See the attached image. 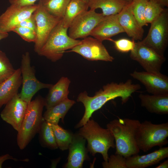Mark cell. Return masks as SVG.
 <instances>
[{"label":"cell","mask_w":168,"mask_h":168,"mask_svg":"<svg viewBox=\"0 0 168 168\" xmlns=\"http://www.w3.org/2000/svg\"><path fill=\"white\" fill-rule=\"evenodd\" d=\"M141 88L139 84H133L131 79H128L125 82L118 83L113 82L108 83L104 86L102 89L96 92L93 96H88L86 91L80 93L78 96L77 101L83 104L85 111L82 118L75 128H79L85 125L92 114L107 101L120 97L122 104L125 103L133 93Z\"/></svg>","instance_id":"cell-1"},{"label":"cell","mask_w":168,"mask_h":168,"mask_svg":"<svg viewBox=\"0 0 168 168\" xmlns=\"http://www.w3.org/2000/svg\"><path fill=\"white\" fill-rule=\"evenodd\" d=\"M140 123L137 119L118 118L106 124L107 128L111 132L114 138L115 153L126 158L140 152L136 135Z\"/></svg>","instance_id":"cell-2"},{"label":"cell","mask_w":168,"mask_h":168,"mask_svg":"<svg viewBox=\"0 0 168 168\" xmlns=\"http://www.w3.org/2000/svg\"><path fill=\"white\" fill-rule=\"evenodd\" d=\"M77 133L87 140L88 152L93 156L100 153L104 161H108V150L115 147L114 136L109 129L102 128L93 119H89L80 128Z\"/></svg>","instance_id":"cell-3"},{"label":"cell","mask_w":168,"mask_h":168,"mask_svg":"<svg viewBox=\"0 0 168 168\" xmlns=\"http://www.w3.org/2000/svg\"><path fill=\"white\" fill-rule=\"evenodd\" d=\"M44 98L39 95L28 104L21 128L17 137V145L24 149L38 133L45 120L42 115Z\"/></svg>","instance_id":"cell-4"},{"label":"cell","mask_w":168,"mask_h":168,"mask_svg":"<svg viewBox=\"0 0 168 168\" xmlns=\"http://www.w3.org/2000/svg\"><path fill=\"white\" fill-rule=\"evenodd\" d=\"M68 30V28L64 27L62 19L51 31L37 54L53 62L61 59L66 50L71 49L81 42L69 36Z\"/></svg>","instance_id":"cell-5"},{"label":"cell","mask_w":168,"mask_h":168,"mask_svg":"<svg viewBox=\"0 0 168 168\" xmlns=\"http://www.w3.org/2000/svg\"><path fill=\"white\" fill-rule=\"evenodd\" d=\"M168 122L153 124L145 120L141 123L136 135L139 149L145 152L156 146L162 147L168 143Z\"/></svg>","instance_id":"cell-6"},{"label":"cell","mask_w":168,"mask_h":168,"mask_svg":"<svg viewBox=\"0 0 168 168\" xmlns=\"http://www.w3.org/2000/svg\"><path fill=\"white\" fill-rule=\"evenodd\" d=\"M141 42L159 54L164 56L168 43V11L165 9L151 23L146 36Z\"/></svg>","instance_id":"cell-7"},{"label":"cell","mask_w":168,"mask_h":168,"mask_svg":"<svg viewBox=\"0 0 168 168\" xmlns=\"http://www.w3.org/2000/svg\"><path fill=\"white\" fill-rule=\"evenodd\" d=\"M21 69L22 77V87L20 97L27 104L31 100L34 96L39 90L49 89L53 85L39 81L36 77L35 71L30 65V54L26 52L22 56Z\"/></svg>","instance_id":"cell-8"},{"label":"cell","mask_w":168,"mask_h":168,"mask_svg":"<svg viewBox=\"0 0 168 168\" xmlns=\"http://www.w3.org/2000/svg\"><path fill=\"white\" fill-rule=\"evenodd\" d=\"M33 14L36 22V38L34 50L37 53L46 41L51 31L62 18L48 12L40 0Z\"/></svg>","instance_id":"cell-9"},{"label":"cell","mask_w":168,"mask_h":168,"mask_svg":"<svg viewBox=\"0 0 168 168\" xmlns=\"http://www.w3.org/2000/svg\"><path fill=\"white\" fill-rule=\"evenodd\" d=\"M130 57L136 61L146 71L159 73L166 60L162 56L141 41L135 43L134 49L130 51Z\"/></svg>","instance_id":"cell-10"},{"label":"cell","mask_w":168,"mask_h":168,"mask_svg":"<svg viewBox=\"0 0 168 168\" xmlns=\"http://www.w3.org/2000/svg\"><path fill=\"white\" fill-rule=\"evenodd\" d=\"M104 16L102 13H97L95 10L91 9L81 13L73 20L68 27V35L76 40L88 36Z\"/></svg>","instance_id":"cell-11"},{"label":"cell","mask_w":168,"mask_h":168,"mask_svg":"<svg viewBox=\"0 0 168 168\" xmlns=\"http://www.w3.org/2000/svg\"><path fill=\"white\" fill-rule=\"evenodd\" d=\"M68 52L77 53L91 61L112 62L114 59L110 54L102 42L91 36L83 38L80 44Z\"/></svg>","instance_id":"cell-12"},{"label":"cell","mask_w":168,"mask_h":168,"mask_svg":"<svg viewBox=\"0 0 168 168\" xmlns=\"http://www.w3.org/2000/svg\"><path fill=\"white\" fill-rule=\"evenodd\" d=\"M38 7L11 4L0 16V31L8 33L12 31L22 21L30 16Z\"/></svg>","instance_id":"cell-13"},{"label":"cell","mask_w":168,"mask_h":168,"mask_svg":"<svg viewBox=\"0 0 168 168\" xmlns=\"http://www.w3.org/2000/svg\"><path fill=\"white\" fill-rule=\"evenodd\" d=\"M130 75L141 82L148 93L155 95L168 94V77L161 72L136 71Z\"/></svg>","instance_id":"cell-14"},{"label":"cell","mask_w":168,"mask_h":168,"mask_svg":"<svg viewBox=\"0 0 168 168\" xmlns=\"http://www.w3.org/2000/svg\"><path fill=\"white\" fill-rule=\"evenodd\" d=\"M5 105L0 114L1 117L18 132L21 128L28 104L18 93Z\"/></svg>","instance_id":"cell-15"},{"label":"cell","mask_w":168,"mask_h":168,"mask_svg":"<svg viewBox=\"0 0 168 168\" xmlns=\"http://www.w3.org/2000/svg\"><path fill=\"white\" fill-rule=\"evenodd\" d=\"M86 140L77 133L73 134L68 147V161L64 166L66 168H82L85 160H90L86 147Z\"/></svg>","instance_id":"cell-16"},{"label":"cell","mask_w":168,"mask_h":168,"mask_svg":"<svg viewBox=\"0 0 168 168\" xmlns=\"http://www.w3.org/2000/svg\"><path fill=\"white\" fill-rule=\"evenodd\" d=\"M124 31L120 25L118 14L105 16L91 32L90 36L102 42Z\"/></svg>","instance_id":"cell-17"},{"label":"cell","mask_w":168,"mask_h":168,"mask_svg":"<svg viewBox=\"0 0 168 168\" xmlns=\"http://www.w3.org/2000/svg\"><path fill=\"white\" fill-rule=\"evenodd\" d=\"M131 2L126 5L118 13V20L124 32L133 40H142L144 33L141 26L133 16L131 10Z\"/></svg>","instance_id":"cell-18"},{"label":"cell","mask_w":168,"mask_h":168,"mask_svg":"<svg viewBox=\"0 0 168 168\" xmlns=\"http://www.w3.org/2000/svg\"><path fill=\"white\" fill-rule=\"evenodd\" d=\"M168 157V147H161L150 153L133 155L126 158L127 168H145L160 162Z\"/></svg>","instance_id":"cell-19"},{"label":"cell","mask_w":168,"mask_h":168,"mask_svg":"<svg viewBox=\"0 0 168 168\" xmlns=\"http://www.w3.org/2000/svg\"><path fill=\"white\" fill-rule=\"evenodd\" d=\"M22 82L21 71L19 68L11 76L0 84V109L18 94Z\"/></svg>","instance_id":"cell-20"},{"label":"cell","mask_w":168,"mask_h":168,"mask_svg":"<svg viewBox=\"0 0 168 168\" xmlns=\"http://www.w3.org/2000/svg\"><path fill=\"white\" fill-rule=\"evenodd\" d=\"M71 82L66 77H61L54 85L49 89L48 94L44 100V106L49 108L68 98L69 87Z\"/></svg>","instance_id":"cell-21"},{"label":"cell","mask_w":168,"mask_h":168,"mask_svg":"<svg viewBox=\"0 0 168 168\" xmlns=\"http://www.w3.org/2000/svg\"><path fill=\"white\" fill-rule=\"evenodd\" d=\"M141 105L149 112L158 114H168V94L150 95L140 94Z\"/></svg>","instance_id":"cell-22"},{"label":"cell","mask_w":168,"mask_h":168,"mask_svg":"<svg viewBox=\"0 0 168 168\" xmlns=\"http://www.w3.org/2000/svg\"><path fill=\"white\" fill-rule=\"evenodd\" d=\"M130 2L128 0H89L88 4L90 9L100 8L103 15L107 16L119 13Z\"/></svg>","instance_id":"cell-23"},{"label":"cell","mask_w":168,"mask_h":168,"mask_svg":"<svg viewBox=\"0 0 168 168\" xmlns=\"http://www.w3.org/2000/svg\"><path fill=\"white\" fill-rule=\"evenodd\" d=\"M75 101L68 98L47 109L43 116L44 120L51 124H58L60 119L63 122L65 115Z\"/></svg>","instance_id":"cell-24"},{"label":"cell","mask_w":168,"mask_h":168,"mask_svg":"<svg viewBox=\"0 0 168 168\" xmlns=\"http://www.w3.org/2000/svg\"><path fill=\"white\" fill-rule=\"evenodd\" d=\"M88 8V3L82 0H70L62 19L64 27L68 29L77 16Z\"/></svg>","instance_id":"cell-25"},{"label":"cell","mask_w":168,"mask_h":168,"mask_svg":"<svg viewBox=\"0 0 168 168\" xmlns=\"http://www.w3.org/2000/svg\"><path fill=\"white\" fill-rule=\"evenodd\" d=\"M38 133L40 142L43 146L52 149H56L58 148L50 123L45 120Z\"/></svg>","instance_id":"cell-26"},{"label":"cell","mask_w":168,"mask_h":168,"mask_svg":"<svg viewBox=\"0 0 168 168\" xmlns=\"http://www.w3.org/2000/svg\"><path fill=\"white\" fill-rule=\"evenodd\" d=\"M42 6L49 13L62 18L70 0H40Z\"/></svg>","instance_id":"cell-27"},{"label":"cell","mask_w":168,"mask_h":168,"mask_svg":"<svg viewBox=\"0 0 168 168\" xmlns=\"http://www.w3.org/2000/svg\"><path fill=\"white\" fill-rule=\"evenodd\" d=\"M50 124L58 147L62 151L68 149L73 134L69 131L63 129L58 124L51 123Z\"/></svg>","instance_id":"cell-28"},{"label":"cell","mask_w":168,"mask_h":168,"mask_svg":"<svg viewBox=\"0 0 168 168\" xmlns=\"http://www.w3.org/2000/svg\"><path fill=\"white\" fill-rule=\"evenodd\" d=\"M149 0H136L131 2L132 13L139 24L142 27L148 26L144 16L145 10Z\"/></svg>","instance_id":"cell-29"},{"label":"cell","mask_w":168,"mask_h":168,"mask_svg":"<svg viewBox=\"0 0 168 168\" xmlns=\"http://www.w3.org/2000/svg\"><path fill=\"white\" fill-rule=\"evenodd\" d=\"M16 70L5 53L0 50V84L11 76Z\"/></svg>","instance_id":"cell-30"},{"label":"cell","mask_w":168,"mask_h":168,"mask_svg":"<svg viewBox=\"0 0 168 168\" xmlns=\"http://www.w3.org/2000/svg\"><path fill=\"white\" fill-rule=\"evenodd\" d=\"M164 7L151 0H149L147 4L145 18L146 22L151 23L156 19L164 10Z\"/></svg>","instance_id":"cell-31"},{"label":"cell","mask_w":168,"mask_h":168,"mask_svg":"<svg viewBox=\"0 0 168 168\" xmlns=\"http://www.w3.org/2000/svg\"><path fill=\"white\" fill-rule=\"evenodd\" d=\"M102 165L104 168H127L126 157L116 153L111 155L108 161L103 162Z\"/></svg>","instance_id":"cell-32"},{"label":"cell","mask_w":168,"mask_h":168,"mask_svg":"<svg viewBox=\"0 0 168 168\" xmlns=\"http://www.w3.org/2000/svg\"><path fill=\"white\" fill-rule=\"evenodd\" d=\"M108 40L112 41L116 49L121 53L131 51L134 49L136 43L133 40H131L124 38L116 40L110 38Z\"/></svg>","instance_id":"cell-33"},{"label":"cell","mask_w":168,"mask_h":168,"mask_svg":"<svg viewBox=\"0 0 168 168\" xmlns=\"http://www.w3.org/2000/svg\"><path fill=\"white\" fill-rule=\"evenodd\" d=\"M12 31L19 35L24 40L28 42L35 43L36 38V31L29 28L18 26Z\"/></svg>","instance_id":"cell-34"},{"label":"cell","mask_w":168,"mask_h":168,"mask_svg":"<svg viewBox=\"0 0 168 168\" xmlns=\"http://www.w3.org/2000/svg\"><path fill=\"white\" fill-rule=\"evenodd\" d=\"M18 26L29 28L36 31V22L33 13L29 17L21 22L17 27Z\"/></svg>","instance_id":"cell-35"},{"label":"cell","mask_w":168,"mask_h":168,"mask_svg":"<svg viewBox=\"0 0 168 168\" xmlns=\"http://www.w3.org/2000/svg\"><path fill=\"white\" fill-rule=\"evenodd\" d=\"M38 0H9V2L11 4L30 6L35 4V2Z\"/></svg>","instance_id":"cell-36"},{"label":"cell","mask_w":168,"mask_h":168,"mask_svg":"<svg viewBox=\"0 0 168 168\" xmlns=\"http://www.w3.org/2000/svg\"><path fill=\"white\" fill-rule=\"evenodd\" d=\"M12 160L15 161H22L25 162H28L29 160L27 159H19L14 157L9 154H6L0 156V168H2L3 163L6 160Z\"/></svg>","instance_id":"cell-37"},{"label":"cell","mask_w":168,"mask_h":168,"mask_svg":"<svg viewBox=\"0 0 168 168\" xmlns=\"http://www.w3.org/2000/svg\"><path fill=\"white\" fill-rule=\"evenodd\" d=\"M154 2L160 4L163 7H168V0H149Z\"/></svg>","instance_id":"cell-38"},{"label":"cell","mask_w":168,"mask_h":168,"mask_svg":"<svg viewBox=\"0 0 168 168\" xmlns=\"http://www.w3.org/2000/svg\"><path fill=\"white\" fill-rule=\"evenodd\" d=\"M168 160H165L163 162L160 164L159 165L155 167V168H168Z\"/></svg>","instance_id":"cell-39"},{"label":"cell","mask_w":168,"mask_h":168,"mask_svg":"<svg viewBox=\"0 0 168 168\" xmlns=\"http://www.w3.org/2000/svg\"><path fill=\"white\" fill-rule=\"evenodd\" d=\"M8 35V33L3 32L0 31V41L7 38Z\"/></svg>","instance_id":"cell-40"},{"label":"cell","mask_w":168,"mask_h":168,"mask_svg":"<svg viewBox=\"0 0 168 168\" xmlns=\"http://www.w3.org/2000/svg\"><path fill=\"white\" fill-rule=\"evenodd\" d=\"M82 0L84 1L85 2H87V3L89 1V0Z\"/></svg>","instance_id":"cell-41"},{"label":"cell","mask_w":168,"mask_h":168,"mask_svg":"<svg viewBox=\"0 0 168 168\" xmlns=\"http://www.w3.org/2000/svg\"><path fill=\"white\" fill-rule=\"evenodd\" d=\"M128 1H135L136 0H128Z\"/></svg>","instance_id":"cell-42"}]
</instances>
